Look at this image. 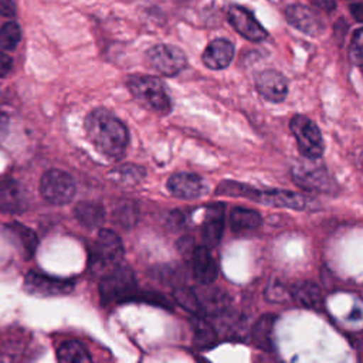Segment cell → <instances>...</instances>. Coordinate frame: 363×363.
Here are the masks:
<instances>
[{
	"mask_svg": "<svg viewBox=\"0 0 363 363\" xmlns=\"http://www.w3.org/2000/svg\"><path fill=\"white\" fill-rule=\"evenodd\" d=\"M99 294L104 305H116L135 299L138 296V285L133 271L119 264L104 274L99 282Z\"/></svg>",
	"mask_w": 363,
	"mask_h": 363,
	"instance_id": "cell-3",
	"label": "cell"
},
{
	"mask_svg": "<svg viewBox=\"0 0 363 363\" xmlns=\"http://www.w3.org/2000/svg\"><path fill=\"white\" fill-rule=\"evenodd\" d=\"M21 38V30L17 23H6L0 28V47L3 50H14Z\"/></svg>",
	"mask_w": 363,
	"mask_h": 363,
	"instance_id": "cell-30",
	"label": "cell"
},
{
	"mask_svg": "<svg viewBox=\"0 0 363 363\" xmlns=\"http://www.w3.org/2000/svg\"><path fill=\"white\" fill-rule=\"evenodd\" d=\"M16 14V6L13 0H0V16L13 17Z\"/></svg>",
	"mask_w": 363,
	"mask_h": 363,
	"instance_id": "cell-33",
	"label": "cell"
},
{
	"mask_svg": "<svg viewBox=\"0 0 363 363\" xmlns=\"http://www.w3.org/2000/svg\"><path fill=\"white\" fill-rule=\"evenodd\" d=\"M146 58L149 65L162 75L173 77L186 68L187 58L184 52L174 45L157 44L147 50Z\"/></svg>",
	"mask_w": 363,
	"mask_h": 363,
	"instance_id": "cell-9",
	"label": "cell"
},
{
	"mask_svg": "<svg viewBox=\"0 0 363 363\" xmlns=\"http://www.w3.org/2000/svg\"><path fill=\"white\" fill-rule=\"evenodd\" d=\"M234 58V45L225 38L213 40L203 52V62L210 69H223Z\"/></svg>",
	"mask_w": 363,
	"mask_h": 363,
	"instance_id": "cell-17",
	"label": "cell"
},
{
	"mask_svg": "<svg viewBox=\"0 0 363 363\" xmlns=\"http://www.w3.org/2000/svg\"><path fill=\"white\" fill-rule=\"evenodd\" d=\"M285 17L292 27L308 35H319L325 30V23L320 16L303 4H289L285 9Z\"/></svg>",
	"mask_w": 363,
	"mask_h": 363,
	"instance_id": "cell-11",
	"label": "cell"
},
{
	"mask_svg": "<svg viewBox=\"0 0 363 363\" xmlns=\"http://www.w3.org/2000/svg\"><path fill=\"white\" fill-rule=\"evenodd\" d=\"M126 86L133 99L155 113L166 115L172 109V101L164 84L150 75H130L126 79Z\"/></svg>",
	"mask_w": 363,
	"mask_h": 363,
	"instance_id": "cell-2",
	"label": "cell"
},
{
	"mask_svg": "<svg viewBox=\"0 0 363 363\" xmlns=\"http://www.w3.org/2000/svg\"><path fill=\"white\" fill-rule=\"evenodd\" d=\"M115 221L123 228H132L139 220V207L133 200H121L113 210Z\"/></svg>",
	"mask_w": 363,
	"mask_h": 363,
	"instance_id": "cell-26",
	"label": "cell"
},
{
	"mask_svg": "<svg viewBox=\"0 0 363 363\" xmlns=\"http://www.w3.org/2000/svg\"><path fill=\"white\" fill-rule=\"evenodd\" d=\"M9 227L13 231V234L18 238V241L23 247L24 255L27 258H30L34 254V251L37 248V244H38V240H37V235L34 234V231H31L30 228L24 227L20 223H11Z\"/></svg>",
	"mask_w": 363,
	"mask_h": 363,
	"instance_id": "cell-28",
	"label": "cell"
},
{
	"mask_svg": "<svg viewBox=\"0 0 363 363\" xmlns=\"http://www.w3.org/2000/svg\"><path fill=\"white\" fill-rule=\"evenodd\" d=\"M299 153L306 159H319L323 153V138L318 125L305 115H295L289 122Z\"/></svg>",
	"mask_w": 363,
	"mask_h": 363,
	"instance_id": "cell-7",
	"label": "cell"
},
{
	"mask_svg": "<svg viewBox=\"0 0 363 363\" xmlns=\"http://www.w3.org/2000/svg\"><path fill=\"white\" fill-rule=\"evenodd\" d=\"M191 328H193L194 340L197 345L207 347L216 342L217 335H216L214 328L207 320L201 319L200 316L194 315V318L191 319Z\"/></svg>",
	"mask_w": 363,
	"mask_h": 363,
	"instance_id": "cell-27",
	"label": "cell"
},
{
	"mask_svg": "<svg viewBox=\"0 0 363 363\" xmlns=\"http://www.w3.org/2000/svg\"><path fill=\"white\" fill-rule=\"evenodd\" d=\"M197 298H199L201 311L207 313H220L225 311L227 302H228L227 294H224L217 288L204 289L203 292H200V295H197Z\"/></svg>",
	"mask_w": 363,
	"mask_h": 363,
	"instance_id": "cell-25",
	"label": "cell"
},
{
	"mask_svg": "<svg viewBox=\"0 0 363 363\" xmlns=\"http://www.w3.org/2000/svg\"><path fill=\"white\" fill-rule=\"evenodd\" d=\"M191 272L201 285H211L218 277L217 262L207 247H196L191 252Z\"/></svg>",
	"mask_w": 363,
	"mask_h": 363,
	"instance_id": "cell-16",
	"label": "cell"
},
{
	"mask_svg": "<svg viewBox=\"0 0 363 363\" xmlns=\"http://www.w3.org/2000/svg\"><path fill=\"white\" fill-rule=\"evenodd\" d=\"M274 325L275 316L271 313L262 315L251 329V342L265 352H271L274 349Z\"/></svg>",
	"mask_w": 363,
	"mask_h": 363,
	"instance_id": "cell-20",
	"label": "cell"
},
{
	"mask_svg": "<svg viewBox=\"0 0 363 363\" xmlns=\"http://www.w3.org/2000/svg\"><path fill=\"white\" fill-rule=\"evenodd\" d=\"M85 132L94 147L109 160L125 156L129 145L126 125L105 108L91 111L85 118Z\"/></svg>",
	"mask_w": 363,
	"mask_h": 363,
	"instance_id": "cell-1",
	"label": "cell"
},
{
	"mask_svg": "<svg viewBox=\"0 0 363 363\" xmlns=\"http://www.w3.org/2000/svg\"><path fill=\"white\" fill-rule=\"evenodd\" d=\"M75 182L71 174L60 169L45 172L40 182L41 196L51 204L62 206L69 203L75 196Z\"/></svg>",
	"mask_w": 363,
	"mask_h": 363,
	"instance_id": "cell-8",
	"label": "cell"
},
{
	"mask_svg": "<svg viewBox=\"0 0 363 363\" xmlns=\"http://www.w3.org/2000/svg\"><path fill=\"white\" fill-rule=\"evenodd\" d=\"M255 86L269 102H282L288 94V81L277 69H264L255 78Z\"/></svg>",
	"mask_w": 363,
	"mask_h": 363,
	"instance_id": "cell-14",
	"label": "cell"
},
{
	"mask_svg": "<svg viewBox=\"0 0 363 363\" xmlns=\"http://www.w3.org/2000/svg\"><path fill=\"white\" fill-rule=\"evenodd\" d=\"M349 57L354 65L362 67V62H363V30L362 28H357L352 35Z\"/></svg>",
	"mask_w": 363,
	"mask_h": 363,
	"instance_id": "cell-31",
	"label": "cell"
},
{
	"mask_svg": "<svg viewBox=\"0 0 363 363\" xmlns=\"http://www.w3.org/2000/svg\"><path fill=\"white\" fill-rule=\"evenodd\" d=\"M167 189L169 191L183 200H194L200 199L207 193V184L206 182L194 173H174L167 180Z\"/></svg>",
	"mask_w": 363,
	"mask_h": 363,
	"instance_id": "cell-12",
	"label": "cell"
},
{
	"mask_svg": "<svg viewBox=\"0 0 363 363\" xmlns=\"http://www.w3.org/2000/svg\"><path fill=\"white\" fill-rule=\"evenodd\" d=\"M261 224L258 211L245 207H235L230 213V227L234 233H248Z\"/></svg>",
	"mask_w": 363,
	"mask_h": 363,
	"instance_id": "cell-22",
	"label": "cell"
},
{
	"mask_svg": "<svg viewBox=\"0 0 363 363\" xmlns=\"http://www.w3.org/2000/svg\"><path fill=\"white\" fill-rule=\"evenodd\" d=\"M294 182L303 190L329 194L337 190L335 179L319 159H306L296 162L292 167Z\"/></svg>",
	"mask_w": 363,
	"mask_h": 363,
	"instance_id": "cell-4",
	"label": "cell"
},
{
	"mask_svg": "<svg viewBox=\"0 0 363 363\" xmlns=\"http://www.w3.org/2000/svg\"><path fill=\"white\" fill-rule=\"evenodd\" d=\"M174 299L189 312H191L193 315H199L201 313V306L199 302V298L196 295V292L187 286H179L174 289L173 292Z\"/></svg>",
	"mask_w": 363,
	"mask_h": 363,
	"instance_id": "cell-29",
	"label": "cell"
},
{
	"mask_svg": "<svg viewBox=\"0 0 363 363\" xmlns=\"http://www.w3.org/2000/svg\"><path fill=\"white\" fill-rule=\"evenodd\" d=\"M75 218L86 228L101 227L105 221V208L95 201H81L74 208Z\"/></svg>",
	"mask_w": 363,
	"mask_h": 363,
	"instance_id": "cell-21",
	"label": "cell"
},
{
	"mask_svg": "<svg viewBox=\"0 0 363 363\" xmlns=\"http://www.w3.org/2000/svg\"><path fill=\"white\" fill-rule=\"evenodd\" d=\"M9 126V118L4 113H0V140L6 136Z\"/></svg>",
	"mask_w": 363,
	"mask_h": 363,
	"instance_id": "cell-36",
	"label": "cell"
},
{
	"mask_svg": "<svg viewBox=\"0 0 363 363\" xmlns=\"http://www.w3.org/2000/svg\"><path fill=\"white\" fill-rule=\"evenodd\" d=\"M123 254H125V250L119 235L112 230L102 228L99 230L95 245H94V252L91 259L92 269L102 271V275H104L121 264Z\"/></svg>",
	"mask_w": 363,
	"mask_h": 363,
	"instance_id": "cell-6",
	"label": "cell"
},
{
	"mask_svg": "<svg viewBox=\"0 0 363 363\" xmlns=\"http://www.w3.org/2000/svg\"><path fill=\"white\" fill-rule=\"evenodd\" d=\"M227 18L234 30L250 41H262L268 35L257 18L241 6H231L227 11Z\"/></svg>",
	"mask_w": 363,
	"mask_h": 363,
	"instance_id": "cell-13",
	"label": "cell"
},
{
	"mask_svg": "<svg viewBox=\"0 0 363 363\" xmlns=\"http://www.w3.org/2000/svg\"><path fill=\"white\" fill-rule=\"evenodd\" d=\"M225 225V206L223 203L210 204L206 208V217L201 225V237L207 247H214L220 242Z\"/></svg>",
	"mask_w": 363,
	"mask_h": 363,
	"instance_id": "cell-15",
	"label": "cell"
},
{
	"mask_svg": "<svg viewBox=\"0 0 363 363\" xmlns=\"http://www.w3.org/2000/svg\"><path fill=\"white\" fill-rule=\"evenodd\" d=\"M11 67H13V60L6 52H0V77L9 75V72L11 71Z\"/></svg>",
	"mask_w": 363,
	"mask_h": 363,
	"instance_id": "cell-32",
	"label": "cell"
},
{
	"mask_svg": "<svg viewBox=\"0 0 363 363\" xmlns=\"http://www.w3.org/2000/svg\"><path fill=\"white\" fill-rule=\"evenodd\" d=\"M315 7H318V9H320V10H323V11H326V13H329V11H332L333 9H335V6H336V1L335 0H309Z\"/></svg>",
	"mask_w": 363,
	"mask_h": 363,
	"instance_id": "cell-34",
	"label": "cell"
},
{
	"mask_svg": "<svg viewBox=\"0 0 363 363\" xmlns=\"http://www.w3.org/2000/svg\"><path fill=\"white\" fill-rule=\"evenodd\" d=\"M235 197H244L254 201H259L265 206L285 207L291 210H306L312 200L303 194L289 190H257L248 184L238 183L235 187Z\"/></svg>",
	"mask_w": 363,
	"mask_h": 363,
	"instance_id": "cell-5",
	"label": "cell"
},
{
	"mask_svg": "<svg viewBox=\"0 0 363 363\" xmlns=\"http://www.w3.org/2000/svg\"><path fill=\"white\" fill-rule=\"evenodd\" d=\"M27 206V196L24 189L14 180H4L0 183V210L7 213L23 211Z\"/></svg>",
	"mask_w": 363,
	"mask_h": 363,
	"instance_id": "cell-18",
	"label": "cell"
},
{
	"mask_svg": "<svg viewBox=\"0 0 363 363\" xmlns=\"http://www.w3.org/2000/svg\"><path fill=\"white\" fill-rule=\"evenodd\" d=\"M57 359L61 363H85L92 360L84 345L77 340L64 342L57 350Z\"/></svg>",
	"mask_w": 363,
	"mask_h": 363,
	"instance_id": "cell-23",
	"label": "cell"
},
{
	"mask_svg": "<svg viewBox=\"0 0 363 363\" xmlns=\"http://www.w3.org/2000/svg\"><path fill=\"white\" fill-rule=\"evenodd\" d=\"M146 176V172L143 167L136 166L133 163H125L121 164L115 169H112V172L109 173V177L118 183V184H123V186H135L138 183H140Z\"/></svg>",
	"mask_w": 363,
	"mask_h": 363,
	"instance_id": "cell-24",
	"label": "cell"
},
{
	"mask_svg": "<svg viewBox=\"0 0 363 363\" xmlns=\"http://www.w3.org/2000/svg\"><path fill=\"white\" fill-rule=\"evenodd\" d=\"M292 299L302 308L319 309L323 303V296L320 288L311 281H301L291 288Z\"/></svg>",
	"mask_w": 363,
	"mask_h": 363,
	"instance_id": "cell-19",
	"label": "cell"
},
{
	"mask_svg": "<svg viewBox=\"0 0 363 363\" xmlns=\"http://www.w3.org/2000/svg\"><path fill=\"white\" fill-rule=\"evenodd\" d=\"M362 3H354L350 6V13L353 14V17L356 18V21L362 23V17H363V13H362Z\"/></svg>",
	"mask_w": 363,
	"mask_h": 363,
	"instance_id": "cell-35",
	"label": "cell"
},
{
	"mask_svg": "<svg viewBox=\"0 0 363 363\" xmlns=\"http://www.w3.org/2000/svg\"><path fill=\"white\" fill-rule=\"evenodd\" d=\"M24 286L30 294L37 296H61L74 289V281L30 271L24 278Z\"/></svg>",
	"mask_w": 363,
	"mask_h": 363,
	"instance_id": "cell-10",
	"label": "cell"
}]
</instances>
